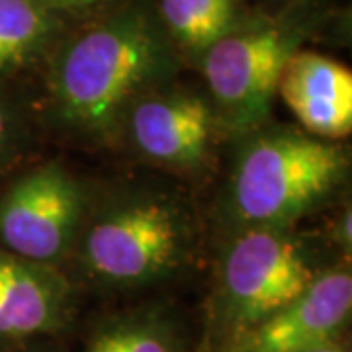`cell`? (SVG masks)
<instances>
[{
    "mask_svg": "<svg viewBox=\"0 0 352 352\" xmlns=\"http://www.w3.org/2000/svg\"><path fill=\"white\" fill-rule=\"evenodd\" d=\"M180 55L153 0H126L61 36L50 51L55 124L78 138L113 139L135 102L173 82Z\"/></svg>",
    "mask_w": 352,
    "mask_h": 352,
    "instance_id": "cell-1",
    "label": "cell"
},
{
    "mask_svg": "<svg viewBox=\"0 0 352 352\" xmlns=\"http://www.w3.org/2000/svg\"><path fill=\"white\" fill-rule=\"evenodd\" d=\"M196 243V215L180 192L133 184L90 201L73 254L92 284L138 289L176 276Z\"/></svg>",
    "mask_w": 352,
    "mask_h": 352,
    "instance_id": "cell-2",
    "label": "cell"
},
{
    "mask_svg": "<svg viewBox=\"0 0 352 352\" xmlns=\"http://www.w3.org/2000/svg\"><path fill=\"white\" fill-rule=\"evenodd\" d=\"M223 194L231 231L294 227L327 201L349 175V153L296 127L261 126L241 135Z\"/></svg>",
    "mask_w": 352,
    "mask_h": 352,
    "instance_id": "cell-3",
    "label": "cell"
},
{
    "mask_svg": "<svg viewBox=\"0 0 352 352\" xmlns=\"http://www.w3.org/2000/svg\"><path fill=\"white\" fill-rule=\"evenodd\" d=\"M315 6L289 4L278 16H249L201 55L208 98L219 127L245 135L266 126L284 67L317 28Z\"/></svg>",
    "mask_w": 352,
    "mask_h": 352,
    "instance_id": "cell-4",
    "label": "cell"
},
{
    "mask_svg": "<svg viewBox=\"0 0 352 352\" xmlns=\"http://www.w3.org/2000/svg\"><path fill=\"white\" fill-rule=\"evenodd\" d=\"M319 270L294 227L231 231L215 266L212 317L227 339L261 323L307 288Z\"/></svg>",
    "mask_w": 352,
    "mask_h": 352,
    "instance_id": "cell-5",
    "label": "cell"
},
{
    "mask_svg": "<svg viewBox=\"0 0 352 352\" xmlns=\"http://www.w3.org/2000/svg\"><path fill=\"white\" fill-rule=\"evenodd\" d=\"M90 201L82 180L63 164L30 168L0 194V249L59 266L75 251Z\"/></svg>",
    "mask_w": 352,
    "mask_h": 352,
    "instance_id": "cell-6",
    "label": "cell"
},
{
    "mask_svg": "<svg viewBox=\"0 0 352 352\" xmlns=\"http://www.w3.org/2000/svg\"><path fill=\"white\" fill-rule=\"evenodd\" d=\"M217 127L208 96L170 82L141 96L126 113L118 135L153 164L200 170L212 157Z\"/></svg>",
    "mask_w": 352,
    "mask_h": 352,
    "instance_id": "cell-7",
    "label": "cell"
},
{
    "mask_svg": "<svg viewBox=\"0 0 352 352\" xmlns=\"http://www.w3.org/2000/svg\"><path fill=\"white\" fill-rule=\"evenodd\" d=\"M352 311L349 268L321 270L298 298L223 339L226 352H307L337 342Z\"/></svg>",
    "mask_w": 352,
    "mask_h": 352,
    "instance_id": "cell-8",
    "label": "cell"
},
{
    "mask_svg": "<svg viewBox=\"0 0 352 352\" xmlns=\"http://www.w3.org/2000/svg\"><path fill=\"white\" fill-rule=\"evenodd\" d=\"M73 303V286L59 266L32 263L0 249V340L63 331Z\"/></svg>",
    "mask_w": 352,
    "mask_h": 352,
    "instance_id": "cell-9",
    "label": "cell"
},
{
    "mask_svg": "<svg viewBox=\"0 0 352 352\" xmlns=\"http://www.w3.org/2000/svg\"><path fill=\"white\" fill-rule=\"evenodd\" d=\"M278 94L305 133L337 141L352 131V73L327 55L296 51L282 71Z\"/></svg>",
    "mask_w": 352,
    "mask_h": 352,
    "instance_id": "cell-10",
    "label": "cell"
},
{
    "mask_svg": "<svg viewBox=\"0 0 352 352\" xmlns=\"http://www.w3.org/2000/svg\"><path fill=\"white\" fill-rule=\"evenodd\" d=\"M164 34L180 57L200 59L251 14L243 0H153Z\"/></svg>",
    "mask_w": 352,
    "mask_h": 352,
    "instance_id": "cell-11",
    "label": "cell"
},
{
    "mask_svg": "<svg viewBox=\"0 0 352 352\" xmlns=\"http://www.w3.org/2000/svg\"><path fill=\"white\" fill-rule=\"evenodd\" d=\"M63 36V16L38 0H0V76L24 69Z\"/></svg>",
    "mask_w": 352,
    "mask_h": 352,
    "instance_id": "cell-12",
    "label": "cell"
},
{
    "mask_svg": "<svg viewBox=\"0 0 352 352\" xmlns=\"http://www.w3.org/2000/svg\"><path fill=\"white\" fill-rule=\"evenodd\" d=\"M85 352H184V339L173 315L149 307L106 319L88 337Z\"/></svg>",
    "mask_w": 352,
    "mask_h": 352,
    "instance_id": "cell-13",
    "label": "cell"
},
{
    "mask_svg": "<svg viewBox=\"0 0 352 352\" xmlns=\"http://www.w3.org/2000/svg\"><path fill=\"white\" fill-rule=\"evenodd\" d=\"M25 126L16 104L0 94V168L12 161L24 141Z\"/></svg>",
    "mask_w": 352,
    "mask_h": 352,
    "instance_id": "cell-14",
    "label": "cell"
},
{
    "mask_svg": "<svg viewBox=\"0 0 352 352\" xmlns=\"http://www.w3.org/2000/svg\"><path fill=\"white\" fill-rule=\"evenodd\" d=\"M39 4H43L45 8H50L57 14L78 12V10H87L92 6H98L104 0H38Z\"/></svg>",
    "mask_w": 352,
    "mask_h": 352,
    "instance_id": "cell-15",
    "label": "cell"
},
{
    "mask_svg": "<svg viewBox=\"0 0 352 352\" xmlns=\"http://www.w3.org/2000/svg\"><path fill=\"white\" fill-rule=\"evenodd\" d=\"M333 237L339 243L340 251H346V254H351V210L342 212V214L337 217L335 227H333Z\"/></svg>",
    "mask_w": 352,
    "mask_h": 352,
    "instance_id": "cell-16",
    "label": "cell"
},
{
    "mask_svg": "<svg viewBox=\"0 0 352 352\" xmlns=\"http://www.w3.org/2000/svg\"><path fill=\"white\" fill-rule=\"evenodd\" d=\"M307 352H344V349L340 346L339 342H331V344H325V346H319V349H314V351Z\"/></svg>",
    "mask_w": 352,
    "mask_h": 352,
    "instance_id": "cell-17",
    "label": "cell"
},
{
    "mask_svg": "<svg viewBox=\"0 0 352 352\" xmlns=\"http://www.w3.org/2000/svg\"><path fill=\"white\" fill-rule=\"evenodd\" d=\"M315 0H289V4H311Z\"/></svg>",
    "mask_w": 352,
    "mask_h": 352,
    "instance_id": "cell-18",
    "label": "cell"
}]
</instances>
